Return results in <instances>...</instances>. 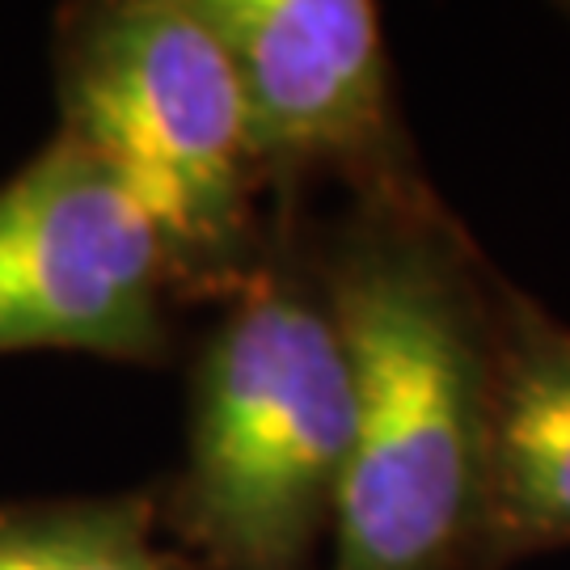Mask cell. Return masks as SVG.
Returning <instances> with one entry per match:
<instances>
[{
	"label": "cell",
	"mask_w": 570,
	"mask_h": 570,
	"mask_svg": "<svg viewBox=\"0 0 570 570\" xmlns=\"http://www.w3.org/2000/svg\"><path fill=\"white\" fill-rule=\"evenodd\" d=\"M305 242L355 376L334 570H494L487 449L499 271L428 178L351 195Z\"/></svg>",
	"instance_id": "cell-1"
},
{
	"label": "cell",
	"mask_w": 570,
	"mask_h": 570,
	"mask_svg": "<svg viewBox=\"0 0 570 570\" xmlns=\"http://www.w3.org/2000/svg\"><path fill=\"white\" fill-rule=\"evenodd\" d=\"M355 376L296 204H271L263 263L190 364L186 456L157 490L186 570H308L338 524Z\"/></svg>",
	"instance_id": "cell-2"
},
{
	"label": "cell",
	"mask_w": 570,
	"mask_h": 570,
	"mask_svg": "<svg viewBox=\"0 0 570 570\" xmlns=\"http://www.w3.org/2000/svg\"><path fill=\"white\" fill-rule=\"evenodd\" d=\"M60 136L89 148L161 233L186 301H225L271 242L228 51L190 0L63 4L51 26Z\"/></svg>",
	"instance_id": "cell-3"
},
{
	"label": "cell",
	"mask_w": 570,
	"mask_h": 570,
	"mask_svg": "<svg viewBox=\"0 0 570 570\" xmlns=\"http://www.w3.org/2000/svg\"><path fill=\"white\" fill-rule=\"evenodd\" d=\"M174 258L119 174L56 131L0 186V355L89 351L165 364Z\"/></svg>",
	"instance_id": "cell-4"
},
{
	"label": "cell",
	"mask_w": 570,
	"mask_h": 570,
	"mask_svg": "<svg viewBox=\"0 0 570 570\" xmlns=\"http://www.w3.org/2000/svg\"><path fill=\"white\" fill-rule=\"evenodd\" d=\"M228 51L249 153L275 204L313 178L346 195L419 183L381 18L367 0H190Z\"/></svg>",
	"instance_id": "cell-5"
},
{
	"label": "cell",
	"mask_w": 570,
	"mask_h": 570,
	"mask_svg": "<svg viewBox=\"0 0 570 570\" xmlns=\"http://www.w3.org/2000/svg\"><path fill=\"white\" fill-rule=\"evenodd\" d=\"M487 520L494 570L570 546V326L499 275Z\"/></svg>",
	"instance_id": "cell-6"
},
{
	"label": "cell",
	"mask_w": 570,
	"mask_h": 570,
	"mask_svg": "<svg viewBox=\"0 0 570 570\" xmlns=\"http://www.w3.org/2000/svg\"><path fill=\"white\" fill-rule=\"evenodd\" d=\"M0 570H186L161 546L157 490L0 503Z\"/></svg>",
	"instance_id": "cell-7"
},
{
	"label": "cell",
	"mask_w": 570,
	"mask_h": 570,
	"mask_svg": "<svg viewBox=\"0 0 570 570\" xmlns=\"http://www.w3.org/2000/svg\"><path fill=\"white\" fill-rule=\"evenodd\" d=\"M562 13H567V18H570V4H567V9H562Z\"/></svg>",
	"instance_id": "cell-8"
}]
</instances>
